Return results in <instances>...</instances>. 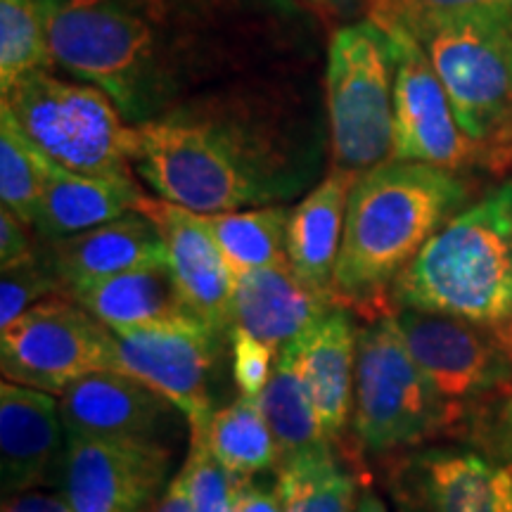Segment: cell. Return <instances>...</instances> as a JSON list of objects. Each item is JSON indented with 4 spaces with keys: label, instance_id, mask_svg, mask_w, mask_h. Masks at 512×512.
Here are the masks:
<instances>
[{
    "label": "cell",
    "instance_id": "6da1fadb",
    "mask_svg": "<svg viewBox=\"0 0 512 512\" xmlns=\"http://www.w3.org/2000/svg\"><path fill=\"white\" fill-rule=\"evenodd\" d=\"M136 128L140 181L159 200L195 214L268 207L299 195L316 176L247 95H195Z\"/></svg>",
    "mask_w": 512,
    "mask_h": 512
},
{
    "label": "cell",
    "instance_id": "7a4b0ae2",
    "mask_svg": "<svg viewBox=\"0 0 512 512\" xmlns=\"http://www.w3.org/2000/svg\"><path fill=\"white\" fill-rule=\"evenodd\" d=\"M467 200L456 171L389 159L356 178L337 256V302L368 320L387 316L396 278Z\"/></svg>",
    "mask_w": 512,
    "mask_h": 512
},
{
    "label": "cell",
    "instance_id": "3957f363",
    "mask_svg": "<svg viewBox=\"0 0 512 512\" xmlns=\"http://www.w3.org/2000/svg\"><path fill=\"white\" fill-rule=\"evenodd\" d=\"M396 309L501 328L512 320V181L458 211L392 285Z\"/></svg>",
    "mask_w": 512,
    "mask_h": 512
},
{
    "label": "cell",
    "instance_id": "277c9868",
    "mask_svg": "<svg viewBox=\"0 0 512 512\" xmlns=\"http://www.w3.org/2000/svg\"><path fill=\"white\" fill-rule=\"evenodd\" d=\"M406 29L437 72L458 126L472 143L501 133L512 119V17L380 15Z\"/></svg>",
    "mask_w": 512,
    "mask_h": 512
},
{
    "label": "cell",
    "instance_id": "5b68a950",
    "mask_svg": "<svg viewBox=\"0 0 512 512\" xmlns=\"http://www.w3.org/2000/svg\"><path fill=\"white\" fill-rule=\"evenodd\" d=\"M3 100L55 164L86 176H131L138 128L100 88L43 69L17 81Z\"/></svg>",
    "mask_w": 512,
    "mask_h": 512
},
{
    "label": "cell",
    "instance_id": "8992f818",
    "mask_svg": "<svg viewBox=\"0 0 512 512\" xmlns=\"http://www.w3.org/2000/svg\"><path fill=\"white\" fill-rule=\"evenodd\" d=\"M396 55L375 19L335 31L328 50L325 95L335 169L366 174L394 152Z\"/></svg>",
    "mask_w": 512,
    "mask_h": 512
},
{
    "label": "cell",
    "instance_id": "52a82bcc",
    "mask_svg": "<svg viewBox=\"0 0 512 512\" xmlns=\"http://www.w3.org/2000/svg\"><path fill=\"white\" fill-rule=\"evenodd\" d=\"M451 425L446 403L422 373L396 316L368 320L358 330L351 430L363 451L394 453L420 446Z\"/></svg>",
    "mask_w": 512,
    "mask_h": 512
},
{
    "label": "cell",
    "instance_id": "ba28073f",
    "mask_svg": "<svg viewBox=\"0 0 512 512\" xmlns=\"http://www.w3.org/2000/svg\"><path fill=\"white\" fill-rule=\"evenodd\" d=\"M117 337L69 294H57L0 330L8 382L60 396L81 377L114 370Z\"/></svg>",
    "mask_w": 512,
    "mask_h": 512
},
{
    "label": "cell",
    "instance_id": "9c48e42d",
    "mask_svg": "<svg viewBox=\"0 0 512 512\" xmlns=\"http://www.w3.org/2000/svg\"><path fill=\"white\" fill-rule=\"evenodd\" d=\"M394 316L415 363L446 403L451 425L510 384L512 356L496 330L415 309H396Z\"/></svg>",
    "mask_w": 512,
    "mask_h": 512
},
{
    "label": "cell",
    "instance_id": "30bf717a",
    "mask_svg": "<svg viewBox=\"0 0 512 512\" xmlns=\"http://www.w3.org/2000/svg\"><path fill=\"white\" fill-rule=\"evenodd\" d=\"M114 370L136 377L188 422L190 434H207L214 418V375L223 337L204 323L119 332Z\"/></svg>",
    "mask_w": 512,
    "mask_h": 512
},
{
    "label": "cell",
    "instance_id": "8fae6325",
    "mask_svg": "<svg viewBox=\"0 0 512 512\" xmlns=\"http://www.w3.org/2000/svg\"><path fill=\"white\" fill-rule=\"evenodd\" d=\"M171 460L162 441L67 437L62 496L74 512H150L171 482Z\"/></svg>",
    "mask_w": 512,
    "mask_h": 512
},
{
    "label": "cell",
    "instance_id": "7c38bea8",
    "mask_svg": "<svg viewBox=\"0 0 512 512\" xmlns=\"http://www.w3.org/2000/svg\"><path fill=\"white\" fill-rule=\"evenodd\" d=\"M389 31L396 55L394 152L396 162H420L458 171L475 157L477 143L465 136L451 100L420 43L406 29L377 22Z\"/></svg>",
    "mask_w": 512,
    "mask_h": 512
},
{
    "label": "cell",
    "instance_id": "4fadbf2b",
    "mask_svg": "<svg viewBox=\"0 0 512 512\" xmlns=\"http://www.w3.org/2000/svg\"><path fill=\"white\" fill-rule=\"evenodd\" d=\"M387 486L401 512H512V470L470 448L406 453Z\"/></svg>",
    "mask_w": 512,
    "mask_h": 512
},
{
    "label": "cell",
    "instance_id": "5bb4252c",
    "mask_svg": "<svg viewBox=\"0 0 512 512\" xmlns=\"http://www.w3.org/2000/svg\"><path fill=\"white\" fill-rule=\"evenodd\" d=\"M140 214L155 223L166 249V268L188 309L216 335L233 328L235 275L202 214L145 197Z\"/></svg>",
    "mask_w": 512,
    "mask_h": 512
},
{
    "label": "cell",
    "instance_id": "9a60e30c",
    "mask_svg": "<svg viewBox=\"0 0 512 512\" xmlns=\"http://www.w3.org/2000/svg\"><path fill=\"white\" fill-rule=\"evenodd\" d=\"M60 399L67 437L107 441H162L178 408L136 377L100 370L69 384Z\"/></svg>",
    "mask_w": 512,
    "mask_h": 512
},
{
    "label": "cell",
    "instance_id": "2e32d148",
    "mask_svg": "<svg viewBox=\"0 0 512 512\" xmlns=\"http://www.w3.org/2000/svg\"><path fill=\"white\" fill-rule=\"evenodd\" d=\"M67 430L60 399L5 380L0 384V486L3 496L60 482Z\"/></svg>",
    "mask_w": 512,
    "mask_h": 512
},
{
    "label": "cell",
    "instance_id": "e0dca14e",
    "mask_svg": "<svg viewBox=\"0 0 512 512\" xmlns=\"http://www.w3.org/2000/svg\"><path fill=\"white\" fill-rule=\"evenodd\" d=\"M337 306V294L306 283L290 261L235 273L233 328L278 351Z\"/></svg>",
    "mask_w": 512,
    "mask_h": 512
},
{
    "label": "cell",
    "instance_id": "ac0fdd59",
    "mask_svg": "<svg viewBox=\"0 0 512 512\" xmlns=\"http://www.w3.org/2000/svg\"><path fill=\"white\" fill-rule=\"evenodd\" d=\"M358 330L344 306L332 309L316 325L283 349L302 375L306 392L332 444L347 434L354 413Z\"/></svg>",
    "mask_w": 512,
    "mask_h": 512
},
{
    "label": "cell",
    "instance_id": "d6986e66",
    "mask_svg": "<svg viewBox=\"0 0 512 512\" xmlns=\"http://www.w3.org/2000/svg\"><path fill=\"white\" fill-rule=\"evenodd\" d=\"M43 256L67 294L86 290L114 275L166 264L162 235L140 211L72 238L48 242Z\"/></svg>",
    "mask_w": 512,
    "mask_h": 512
},
{
    "label": "cell",
    "instance_id": "ffe728a7",
    "mask_svg": "<svg viewBox=\"0 0 512 512\" xmlns=\"http://www.w3.org/2000/svg\"><path fill=\"white\" fill-rule=\"evenodd\" d=\"M145 197L133 176H86L53 162L34 230L46 242L72 238L138 211Z\"/></svg>",
    "mask_w": 512,
    "mask_h": 512
},
{
    "label": "cell",
    "instance_id": "44dd1931",
    "mask_svg": "<svg viewBox=\"0 0 512 512\" xmlns=\"http://www.w3.org/2000/svg\"><path fill=\"white\" fill-rule=\"evenodd\" d=\"M114 335L166 325L202 323L183 302L166 264L128 271L69 294Z\"/></svg>",
    "mask_w": 512,
    "mask_h": 512
},
{
    "label": "cell",
    "instance_id": "7402d4cb",
    "mask_svg": "<svg viewBox=\"0 0 512 512\" xmlns=\"http://www.w3.org/2000/svg\"><path fill=\"white\" fill-rule=\"evenodd\" d=\"M358 174L332 169L302 202L290 211L287 259L306 283L335 294L337 256L342 249L349 195Z\"/></svg>",
    "mask_w": 512,
    "mask_h": 512
},
{
    "label": "cell",
    "instance_id": "603a6c76",
    "mask_svg": "<svg viewBox=\"0 0 512 512\" xmlns=\"http://www.w3.org/2000/svg\"><path fill=\"white\" fill-rule=\"evenodd\" d=\"M259 403L268 427H271L280 463L335 448L320 425L316 406L306 392L302 375L285 351L278 354L273 377L266 384L264 394L259 396Z\"/></svg>",
    "mask_w": 512,
    "mask_h": 512
},
{
    "label": "cell",
    "instance_id": "cb8c5ba5",
    "mask_svg": "<svg viewBox=\"0 0 512 512\" xmlns=\"http://www.w3.org/2000/svg\"><path fill=\"white\" fill-rule=\"evenodd\" d=\"M207 444L235 479H252L278 470V448L259 399L242 396L219 408L209 422Z\"/></svg>",
    "mask_w": 512,
    "mask_h": 512
},
{
    "label": "cell",
    "instance_id": "d4e9b609",
    "mask_svg": "<svg viewBox=\"0 0 512 512\" xmlns=\"http://www.w3.org/2000/svg\"><path fill=\"white\" fill-rule=\"evenodd\" d=\"M204 216V214H202ZM233 275L254 268L287 264V223L290 209L268 204L261 209L204 216Z\"/></svg>",
    "mask_w": 512,
    "mask_h": 512
},
{
    "label": "cell",
    "instance_id": "484cf974",
    "mask_svg": "<svg viewBox=\"0 0 512 512\" xmlns=\"http://www.w3.org/2000/svg\"><path fill=\"white\" fill-rule=\"evenodd\" d=\"M280 512H356L354 472L339 463L335 448L278 465Z\"/></svg>",
    "mask_w": 512,
    "mask_h": 512
},
{
    "label": "cell",
    "instance_id": "4316f807",
    "mask_svg": "<svg viewBox=\"0 0 512 512\" xmlns=\"http://www.w3.org/2000/svg\"><path fill=\"white\" fill-rule=\"evenodd\" d=\"M53 159L27 136L8 102H0V197L19 221L34 226Z\"/></svg>",
    "mask_w": 512,
    "mask_h": 512
},
{
    "label": "cell",
    "instance_id": "83f0119b",
    "mask_svg": "<svg viewBox=\"0 0 512 512\" xmlns=\"http://www.w3.org/2000/svg\"><path fill=\"white\" fill-rule=\"evenodd\" d=\"M46 22L38 0H0V88L3 95L24 76L53 69Z\"/></svg>",
    "mask_w": 512,
    "mask_h": 512
},
{
    "label": "cell",
    "instance_id": "f1b7e54d",
    "mask_svg": "<svg viewBox=\"0 0 512 512\" xmlns=\"http://www.w3.org/2000/svg\"><path fill=\"white\" fill-rule=\"evenodd\" d=\"M57 294H67L53 268L48 266L46 256L38 252L34 259L24 264L3 268L0 278V330L8 328L10 323L34 309L36 304L46 302Z\"/></svg>",
    "mask_w": 512,
    "mask_h": 512
},
{
    "label": "cell",
    "instance_id": "f546056e",
    "mask_svg": "<svg viewBox=\"0 0 512 512\" xmlns=\"http://www.w3.org/2000/svg\"><path fill=\"white\" fill-rule=\"evenodd\" d=\"M195 512H235V477L209 451L207 434H190L183 463Z\"/></svg>",
    "mask_w": 512,
    "mask_h": 512
},
{
    "label": "cell",
    "instance_id": "4dcf8cb0",
    "mask_svg": "<svg viewBox=\"0 0 512 512\" xmlns=\"http://www.w3.org/2000/svg\"><path fill=\"white\" fill-rule=\"evenodd\" d=\"M228 339L230 351H233V377L240 394L259 399L266 384L271 382L275 363H278L275 354H280V351L273 349L271 344L259 342L240 328H230Z\"/></svg>",
    "mask_w": 512,
    "mask_h": 512
},
{
    "label": "cell",
    "instance_id": "1f68e13d",
    "mask_svg": "<svg viewBox=\"0 0 512 512\" xmlns=\"http://www.w3.org/2000/svg\"><path fill=\"white\" fill-rule=\"evenodd\" d=\"M380 15L512 17V0H375Z\"/></svg>",
    "mask_w": 512,
    "mask_h": 512
},
{
    "label": "cell",
    "instance_id": "d6a6232c",
    "mask_svg": "<svg viewBox=\"0 0 512 512\" xmlns=\"http://www.w3.org/2000/svg\"><path fill=\"white\" fill-rule=\"evenodd\" d=\"M36 254L38 252L29 240L27 223H22L10 209L3 207L0 211V261H3V268L24 264Z\"/></svg>",
    "mask_w": 512,
    "mask_h": 512
},
{
    "label": "cell",
    "instance_id": "836d02e7",
    "mask_svg": "<svg viewBox=\"0 0 512 512\" xmlns=\"http://www.w3.org/2000/svg\"><path fill=\"white\" fill-rule=\"evenodd\" d=\"M235 512H280L278 486L266 479H235Z\"/></svg>",
    "mask_w": 512,
    "mask_h": 512
},
{
    "label": "cell",
    "instance_id": "e575fe53",
    "mask_svg": "<svg viewBox=\"0 0 512 512\" xmlns=\"http://www.w3.org/2000/svg\"><path fill=\"white\" fill-rule=\"evenodd\" d=\"M0 512H74L67 498L50 494V491H24V494L5 496Z\"/></svg>",
    "mask_w": 512,
    "mask_h": 512
},
{
    "label": "cell",
    "instance_id": "d590c367",
    "mask_svg": "<svg viewBox=\"0 0 512 512\" xmlns=\"http://www.w3.org/2000/svg\"><path fill=\"white\" fill-rule=\"evenodd\" d=\"M150 512H195L192 510L188 477H185L183 467L181 472L171 479L169 486L164 489V494L159 496V501L152 505Z\"/></svg>",
    "mask_w": 512,
    "mask_h": 512
},
{
    "label": "cell",
    "instance_id": "8d00e7d4",
    "mask_svg": "<svg viewBox=\"0 0 512 512\" xmlns=\"http://www.w3.org/2000/svg\"><path fill=\"white\" fill-rule=\"evenodd\" d=\"M496 434H498V444H501L503 453L508 458H512V392L508 394V399H505V403H503L501 415H498Z\"/></svg>",
    "mask_w": 512,
    "mask_h": 512
},
{
    "label": "cell",
    "instance_id": "74e56055",
    "mask_svg": "<svg viewBox=\"0 0 512 512\" xmlns=\"http://www.w3.org/2000/svg\"><path fill=\"white\" fill-rule=\"evenodd\" d=\"M356 512H387V508H384V503L377 498L375 494H370V491H366V494L361 496V501H358V508Z\"/></svg>",
    "mask_w": 512,
    "mask_h": 512
},
{
    "label": "cell",
    "instance_id": "f35d334b",
    "mask_svg": "<svg viewBox=\"0 0 512 512\" xmlns=\"http://www.w3.org/2000/svg\"><path fill=\"white\" fill-rule=\"evenodd\" d=\"M496 332H498V337H501L503 347H505V349H508V354L512 356V320H510V323H505V325H501V328H498Z\"/></svg>",
    "mask_w": 512,
    "mask_h": 512
},
{
    "label": "cell",
    "instance_id": "ab89813d",
    "mask_svg": "<svg viewBox=\"0 0 512 512\" xmlns=\"http://www.w3.org/2000/svg\"><path fill=\"white\" fill-rule=\"evenodd\" d=\"M320 3H325V0H320Z\"/></svg>",
    "mask_w": 512,
    "mask_h": 512
}]
</instances>
